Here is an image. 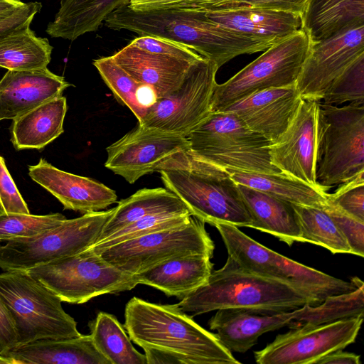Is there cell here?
<instances>
[{"mask_svg":"<svg viewBox=\"0 0 364 364\" xmlns=\"http://www.w3.org/2000/svg\"><path fill=\"white\" fill-rule=\"evenodd\" d=\"M320 102L303 100L287 128L269 146L272 164L282 173L317 187Z\"/></svg>","mask_w":364,"mask_h":364,"instance_id":"obj_17","label":"cell"},{"mask_svg":"<svg viewBox=\"0 0 364 364\" xmlns=\"http://www.w3.org/2000/svg\"><path fill=\"white\" fill-rule=\"evenodd\" d=\"M360 355L338 350L320 358L316 364H360Z\"/></svg>","mask_w":364,"mask_h":364,"instance_id":"obj_47","label":"cell"},{"mask_svg":"<svg viewBox=\"0 0 364 364\" xmlns=\"http://www.w3.org/2000/svg\"><path fill=\"white\" fill-rule=\"evenodd\" d=\"M363 316L291 328L254 353L257 364H316L324 355L355 342Z\"/></svg>","mask_w":364,"mask_h":364,"instance_id":"obj_14","label":"cell"},{"mask_svg":"<svg viewBox=\"0 0 364 364\" xmlns=\"http://www.w3.org/2000/svg\"><path fill=\"white\" fill-rule=\"evenodd\" d=\"M191 218V213H164L149 215L119 229L87 249L99 254L107 247L118 243L182 225L188 223Z\"/></svg>","mask_w":364,"mask_h":364,"instance_id":"obj_36","label":"cell"},{"mask_svg":"<svg viewBox=\"0 0 364 364\" xmlns=\"http://www.w3.org/2000/svg\"><path fill=\"white\" fill-rule=\"evenodd\" d=\"M186 138L191 152L223 168L282 173L272 164V142L233 112H211Z\"/></svg>","mask_w":364,"mask_h":364,"instance_id":"obj_5","label":"cell"},{"mask_svg":"<svg viewBox=\"0 0 364 364\" xmlns=\"http://www.w3.org/2000/svg\"><path fill=\"white\" fill-rule=\"evenodd\" d=\"M205 224L191 215L182 225L118 243L99 254L107 262L133 275L177 257L203 255L212 258L215 245Z\"/></svg>","mask_w":364,"mask_h":364,"instance_id":"obj_12","label":"cell"},{"mask_svg":"<svg viewBox=\"0 0 364 364\" xmlns=\"http://www.w3.org/2000/svg\"><path fill=\"white\" fill-rule=\"evenodd\" d=\"M364 55V23L311 44L295 82L303 100L321 101L331 82Z\"/></svg>","mask_w":364,"mask_h":364,"instance_id":"obj_16","label":"cell"},{"mask_svg":"<svg viewBox=\"0 0 364 364\" xmlns=\"http://www.w3.org/2000/svg\"><path fill=\"white\" fill-rule=\"evenodd\" d=\"M112 56L134 79L149 87L156 100L177 90L196 63L148 52L131 43Z\"/></svg>","mask_w":364,"mask_h":364,"instance_id":"obj_22","label":"cell"},{"mask_svg":"<svg viewBox=\"0 0 364 364\" xmlns=\"http://www.w3.org/2000/svg\"><path fill=\"white\" fill-rule=\"evenodd\" d=\"M158 172L166 188L186 205L191 215L213 226L228 223L251 228L253 225L238 184L226 168L188 149L164 162Z\"/></svg>","mask_w":364,"mask_h":364,"instance_id":"obj_3","label":"cell"},{"mask_svg":"<svg viewBox=\"0 0 364 364\" xmlns=\"http://www.w3.org/2000/svg\"><path fill=\"white\" fill-rule=\"evenodd\" d=\"M72 84L47 68L8 70L0 80V121L14 119L62 95Z\"/></svg>","mask_w":364,"mask_h":364,"instance_id":"obj_21","label":"cell"},{"mask_svg":"<svg viewBox=\"0 0 364 364\" xmlns=\"http://www.w3.org/2000/svg\"><path fill=\"white\" fill-rule=\"evenodd\" d=\"M210 259L203 255L177 257L135 275L139 284L182 299L207 282L213 267Z\"/></svg>","mask_w":364,"mask_h":364,"instance_id":"obj_25","label":"cell"},{"mask_svg":"<svg viewBox=\"0 0 364 364\" xmlns=\"http://www.w3.org/2000/svg\"><path fill=\"white\" fill-rule=\"evenodd\" d=\"M319 303L311 294L282 280L241 267L230 257L207 282L178 305L192 316L228 308L283 312Z\"/></svg>","mask_w":364,"mask_h":364,"instance_id":"obj_4","label":"cell"},{"mask_svg":"<svg viewBox=\"0 0 364 364\" xmlns=\"http://www.w3.org/2000/svg\"><path fill=\"white\" fill-rule=\"evenodd\" d=\"M237 0H129L128 6L136 11L195 9L210 12L228 9Z\"/></svg>","mask_w":364,"mask_h":364,"instance_id":"obj_40","label":"cell"},{"mask_svg":"<svg viewBox=\"0 0 364 364\" xmlns=\"http://www.w3.org/2000/svg\"><path fill=\"white\" fill-rule=\"evenodd\" d=\"M130 43L148 52L169 55L193 63L203 58L192 48L161 37L139 36Z\"/></svg>","mask_w":364,"mask_h":364,"instance_id":"obj_42","label":"cell"},{"mask_svg":"<svg viewBox=\"0 0 364 364\" xmlns=\"http://www.w3.org/2000/svg\"><path fill=\"white\" fill-rule=\"evenodd\" d=\"M104 22L111 29L161 37L188 46L218 68L237 55L271 46L225 28L210 19L205 11L195 9L136 11L127 4L110 14Z\"/></svg>","mask_w":364,"mask_h":364,"instance_id":"obj_2","label":"cell"},{"mask_svg":"<svg viewBox=\"0 0 364 364\" xmlns=\"http://www.w3.org/2000/svg\"><path fill=\"white\" fill-rule=\"evenodd\" d=\"M0 296L14 321L18 346L81 334L59 297L26 272L0 274Z\"/></svg>","mask_w":364,"mask_h":364,"instance_id":"obj_6","label":"cell"},{"mask_svg":"<svg viewBox=\"0 0 364 364\" xmlns=\"http://www.w3.org/2000/svg\"><path fill=\"white\" fill-rule=\"evenodd\" d=\"M88 326L96 348L111 364H146L145 355L134 348L114 315L100 312Z\"/></svg>","mask_w":364,"mask_h":364,"instance_id":"obj_33","label":"cell"},{"mask_svg":"<svg viewBox=\"0 0 364 364\" xmlns=\"http://www.w3.org/2000/svg\"><path fill=\"white\" fill-rule=\"evenodd\" d=\"M328 200L350 216L364 222V171L339 184Z\"/></svg>","mask_w":364,"mask_h":364,"instance_id":"obj_39","label":"cell"},{"mask_svg":"<svg viewBox=\"0 0 364 364\" xmlns=\"http://www.w3.org/2000/svg\"><path fill=\"white\" fill-rule=\"evenodd\" d=\"M212 21L230 30L274 45L301 28L298 15L239 6L206 12Z\"/></svg>","mask_w":364,"mask_h":364,"instance_id":"obj_24","label":"cell"},{"mask_svg":"<svg viewBox=\"0 0 364 364\" xmlns=\"http://www.w3.org/2000/svg\"><path fill=\"white\" fill-rule=\"evenodd\" d=\"M218 69L203 57L191 66L177 90L147 107L139 124L186 137L211 112Z\"/></svg>","mask_w":364,"mask_h":364,"instance_id":"obj_13","label":"cell"},{"mask_svg":"<svg viewBox=\"0 0 364 364\" xmlns=\"http://www.w3.org/2000/svg\"><path fill=\"white\" fill-rule=\"evenodd\" d=\"M93 65L117 100L127 107L141 122L149 107L145 93L152 90L134 79L112 55L95 59Z\"/></svg>","mask_w":364,"mask_h":364,"instance_id":"obj_34","label":"cell"},{"mask_svg":"<svg viewBox=\"0 0 364 364\" xmlns=\"http://www.w3.org/2000/svg\"><path fill=\"white\" fill-rule=\"evenodd\" d=\"M228 256L241 267L254 273L287 282L314 297L320 304L326 297L349 292L357 288L359 278L350 282L336 278L306 266L266 247L228 224L215 225Z\"/></svg>","mask_w":364,"mask_h":364,"instance_id":"obj_7","label":"cell"},{"mask_svg":"<svg viewBox=\"0 0 364 364\" xmlns=\"http://www.w3.org/2000/svg\"><path fill=\"white\" fill-rule=\"evenodd\" d=\"M307 1L308 0H237L232 7L245 6L261 8L291 13L301 17Z\"/></svg>","mask_w":364,"mask_h":364,"instance_id":"obj_44","label":"cell"},{"mask_svg":"<svg viewBox=\"0 0 364 364\" xmlns=\"http://www.w3.org/2000/svg\"><path fill=\"white\" fill-rule=\"evenodd\" d=\"M30 178L55 197L65 210L85 214L117 202L116 192L92 178L58 169L44 159L28 166Z\"/></svg>","mask_w":364,"mask_h":364,"instance_id":"obj_18","label":"cell"},{"mask_svg":"<svg viewBox=\"0 0 364 364\" xmlns=\"http://www.w3.org/2000/svg\"><path fill=\"white\" fill-rule=\"evenodd\" d=\"M129 0H60L54 20L46 28L53 38L74 41L96 31L107 17Z\"/></svg>","mask_w":364,"mask_h":364,"instance_id":"obj_29","label":"cell"},{"mask_svg":"<svg viewBox=\"0 0 364 364\" xmlns=\"http://www.w3.org/2000/svg\"><path fill=\"white\" fill-rule=\"evenodd\" d=\"M301 307L283 312L242 308L217 310L208 321L220 343L230 352L244 353L257 344L262 334L295 325Z\"/></svg>","mask_w":364,"mask_h":364,"instance_id":"obj_19","label":"cell"},{"mask_svg":"<svg viewBox=\"0 0 364 364\" xmlns=\"http://www.w3.org/2000/svg\"><path fill=\"white\" fill-rule=\"evenodd\" d=\"M18 346V336L13 318L0 296V356Z\"/></svg>","mask_w":364,"mask_h":364,"instance_id":"obj_45","label":"cell"},{"mask_svg":"<svg viewBox=\"0 0 364 364\" xmlns=\"http://www.w3.org/2000/svg\"><path fill=\"white\" fill-rule=\"evenodd\" d=\"M124 327L146 364H239L232 352L176 304L138 297L126 304Z\"/></svg>","mask_w":364,"mask_h":364,"instance_id":"obj_1","label":"cell"},{"mask_svg":"<svg viewBox=\"0 0 364 364\" xmlns=\"http://www.w3.org/2000/svg\"><path fill=\"white\" fill-rule=\"evenodd\" d=\"M0 364H111L91 336L43 339L18 346L0 356Z\"/></svg>","mask_w":364,"mask_h":364,"instance_id":"obj_23","label":"cell"},{"mask_svg":"<svg viewBox=\"0 0 364 364\" xmlns=\"http://www.w3.org/2000/svg\"><path fill=\"white\" fill-rule=\"evenodd\" d=\"M25 272L62 301L75 304L129 291L139 284L135 274L119 269L90 249Z\"/></svg>","mask_w":364,"mask_h":364,"instance_id":"obj_9","label":"cell"},{"mask_svg":"<svg viewBox=\"0 0 364 364\" xmlns=\"http://www.w3.org/2000/svg\"><path fill=\"white\" fill-rule=\"evenodd\" d=\"M66 98L61 95L13 119L11 141L16 150L41 149L64 132Z\"/></svg>","mask_w":364,"mask_h":364,"instance_id":"obj_26","label":"cell"},{"mask_svg":"<svg viewBox=\"0 0 364 364\" xmlns=\"http://www.w3.org/2000/svg\"><path fill=\"white\" fill-rule=\"evenodd\" d=\"M226 169L237 184L257 189L291 204L323 208L327 203L326 191L284 173Z\"/></svg>","mask_w":364,"mask_h":364,"instance_id":"obj_31","label":"cell"},{"mask_svg":"<svg viewBox=\"0 0 364 364\" xmlns=\"http://www.w3.org/2000/svg\"><path fill=\"white\" fill-rule=\"evenodd\" d=\"M32 21L0 35V67L8 70H32L47 68L53 47L46 38L30 28Z\"/></svg>","mask_w":364,"mask_h":364,"instance_id":"obj_32","label":"cell"},{"mask_svg":"<svg viewBox=\"0 0 364 364\" xmlns=\"http://www.w3.org/2000/svg\"><path fill=\"white\" fill-rule=\"evenodd\" d=\"M24 4L20 0H0V22L11 16Z\"/></svg>","mask_w":364,"mask_h":364,"instance_id":"obj_48","label":"cell"},{"mask_svg":"<svg viewBox=\"0 0 364 364\" xmlns=\"http://www.w3.org/2000/svg\"><path fill=\"white\" fill-rule=\"evenodd\" d=\"M301 23L311 44L318 43L364 23V0H308Z\"/></svg>","mask_w":364,"mask_h":364,"instance_id":"obj_28","label":"cell"},{"mask_svg":"<svg viewBox=\"0 0 364 364\" xmlns=\"http://www.w3.org/2000/svg\"><path fill=\"white\" fill-rule=\"evenodd\" d=\"M292 205L300 227L301 242L321 246L333 254H350L346 237L323 208Z\"/></svg>","mask_w":364,"mask_h":364,"instance_id":"obj_35","label":"cell"},{"mask_svg":"<svg viewBox=\"0 0 364 364\" xmlns=\"http://www.w3.org/2000/svg\"><path fill=\"white\" fill-rule=\"evenodd\" d=\"M256 229L279 238L289 246L301 242V233L293 205L257 189L238 184Z\"/></svg>","mask_w":364,"mask_h":364,"instance_id":"obj_27","label":"cell"},{"mask_svg":"<svg viewBox=\"0 0 364 364\" xmlns=\"http://www.w3.org/2000/svg\"><path fill=\"white\" fill-rule=\"evenodd\" d=\"M301 28L272 45L228 81L216 84L211 112H218L253 93L295 84L310 48Z\"/></svg>","mask_w":364,"mask_h":364,"instance_id":"obj_11","label":"cell"},{"mask_svg":"<svg viewBox=\"0 0 364 364\" xmlns=\"http://www.w3.org/2000/svg\"><path fill=\"white\" fill-rule=\"evenodd\" d=\"M317 185L326 191L364 171V105L320 102Z\"/></svg>","mask_w":364,"mask_h":364,"instance_id":"obj_8","label":"cell"},{"mask_svg":"<svg viewBox=\"0 0 364 364\" xmlns=\"http://www.w3.org/2000/svg\"><path fill=\"white\" fill-rule=\"evenodd\" d=\"M41 3L34 1L25 3L11 16L0 22V35L8 32L28 21H32L35 15L40 11Z\"/></svg>","mask_w":364,"mask_h":364,"instance_id":"obj_46","label":"cell"},{"mask_svg":"<svg viewBox=\"0 0 364 364\" xmlns=\"http://www.w3.org/2000/svg\"><path fill=\"white\" fill-rule=\"evenodd\" d=\"M0 208L6 213L29 214L28 207L18 191L4 159L0 156Z\"/></svg>","mask_w":364,"mask_h":364,"instance_id":"obj_43","label":"cell"},{"mask_svg":"<svg viewBox=\"0 0 364 364\" xmlns=\"http://www.w3.org/2000/svg\"><path fill=\"white\" fill-rule=\"evenodd\" d=\"M322 100L336 106L346 102L364 105V55L331 82Z\"/></svg>","mask_w":364,"mask_h":364,"instance_id":"obj_38","label":"cell"},{"mask_svg":"<svg viewBox=\"0 0 364 364\" xmlns=\"http://www.w3.org/2000/svg\"><path fill=\"white\" fill-rule=\"evenodd\" d=\"M164 213H191L186 205L166 188H142L118 202L97 242L144 217Z\"/></svg>","mask_w":364,"mask_h":364,"instance_id":"obj_30","label":"cell"},{"mask_svg":"<svg viewBox=\"0 0 364 364\" xmlns=\"http://www.w3.org/2000/svg\"><path fill=\"white\" fill-rule=\"evenodd\" d=\"M113 211L114 208L82 214L34 237L0 245V268L25 272L85 250L97 242Z\"/></svg>","mask_w":364,"mask_h":364,"instance_id":"obj_10","label":"cell"},{"mask_svg":"<svg viewBox=\"0 0 364 364\" xmlns=\"http://www.w3.org/2000/svg\"><path fill=\"white\" fill-rule=\"evenodd\" d=\"M302 100L293 84L259 91L220 111L236 113L250 129L272 143L287 128Z\"/></svg>","mask_w":364,"mask_h":364,"instance_id":"obj_20","label":"cell"},{"mask_svg":"<svg viewBox=\"0 0 364 364\" xmlns=\"http://www.w3.org/2000/svg\"><path fill=\"white\" fill-rule=\"evenodd\" d=\"M65 220L66 218L59 213L41 215L6 213L0 208V243L34 237Z\"/></svg>","mask_w":364,"mask_h":364,"instance_id":"obj_37","label":"cell"},{"mask_svg":"<svg viewBox=\"0 0 364 364\" xmlns=\"http://www.w3.org/2000/svg\"><path fill=\"white\" fill-rule=\"evenodd\" d=\"M188 149L185 136L139 124L106 148L105 166L132 184Z\"/></svg>","mask_w":364,"mask_h":364,"instance_id":"obj_15","label":"cell"},{"mask_svg":"<svg viewBox=\"0 0 364 364\" xmlns=\"http://www.w3.org/2000/svg\"><path fill=\"white\" fill-rule=\"evenodd\" d=\"M323 208L346 237L350 248V254L363 257L364 256V222L345 213L328 200Z\"/></svg>","mask_w":364,"mask_h":364,"instance_id":"obj_41","label":"cell"}]
</instances>
